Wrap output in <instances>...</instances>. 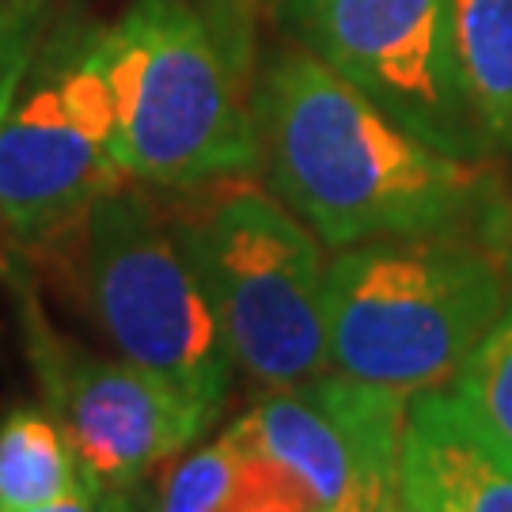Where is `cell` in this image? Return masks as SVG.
Segmentation results:
<instances>
[{"instance_id": "6da1fadb", "label": "cell", "mask_w": 512, "mask_h": 512, "mask_svg": "<svg viewBox=\"0 0 512 512\" xmlns=\"http://www.w3.org/2000/svg\"><path fill=\"white\" fill-rule=\"evenodd\" d=\"M251 114L270 190L323 247L387 236L501 243L505 209L490 164L425 145L304 46L274 54Z\"/></svg>"}, {"instance_id": "7a4b0ae2", "label": "cell", "mask_w": 512, "mask_h": 512, "mask_svg": "<svg viewBox=\"0 0 512 512\" xmlns=\"http://www.w3.org/2000/svg\"><path fill=\"white\" fill-rule=\"evenodd\" d=\"M512 296L497 243L387 236L338 251L327 270L330 365L414 399L452 384Z\"/></svg>"}, {"instance_id": "3957f363", "label": "cell", "mask_w": 512, "mask_h": 512, "mask_svg": "<svg viewBox=\"0 0 512 512\" xmlns=\"http://www.w3.org/2000/svg\"><path fill=\"white\" fill-rule=\"evenodd\" d=\"M114 160L133 183L198 190L262 167L243 73L190 0H133L99 27Z\"/></svg>"}, {"instance_id": "277c9868", "label": "cell", "mask_w": 512, "mask_h": 512, "mask_svg": "<svg viewBox=\"0 0 512 512\" xmlns=\"http://www.w3.org/2000/svg\"><path fill=\"white\" fill-rule=\"evenodd\" d=\"M76 239L80 296L114 353L217 418L239 365L175 224L122 183L88 209Z\"/></svg>"}, {"instance_id": "5b68a950", "label": "cell", "mask_w": 512, "mask_h": 512, "mask_svg": "<svg viewBox=\"0 0 512 512\" xmlns=\"http://www.w3.org/2000/svg\"><path fill=\"white\" fill-rule=\"evenodd\" d=\"M186 255L236 353L266 391L330 372L323 239L262 190H232L198 217L175 220Z\"/></svg>"}, {"instance_id": "8992f818", "label": "cell", "mask_w": 512, "mask_h": 512, "mask_svg": "<svg viewBox=\"0 0 512 512\" xmlns=\"http://www.w3.org/2000/svg\"><path fill=\"white\" fill-rule=\"evenodd\" d=\"M122 183L99 27L54 19L0 122V232L19 247L54 243Z\"/></svg>"}, {"instance_id": "52a82bcc", "label": "cell", "mask_w": 512, "mask_h": 512, "mask_svg": "<svg viewBox=\"0 0 512 512\" xmlns=\"http://www.w3.org/2000/svg\"><path fill=\"white\" fill-rule=\"evenodd\" d=\"M296 42L444 156L490 164L452 38V0H285Z\"/></svg>"}, {"instance_id": "ba28073f", "label": "cell", "mask_w": 512, "mask_h": 512, "mask_svg": "<svg viewBox=\"0 0 512 512\" xmlns=\"http://www.w3.org/2000/svg\"><path fill=\"white\" fill-rule=\"evenodd\" d=\"M19 319L46 410L73 440L84 471L103 486H141L152 467L175 459L209 429L213 418L205 410L145 368L65 338L35 293H19Z\"/></svg>"}, {"instance_id": "9c48e42d", "label": "cell", "mask_w": 512, "mask_h": 512, "mask_svg": "<svg viewBox=\"0 0 512 512\" xmlns=\"http://www.w3.org/2000/svg\"><path fill=\"white\" fill-rule=\"evenodd\" d=\"M410 399L323 372L308 384L270 391L247 414L255 437L334 512L353 490H387L403 471V429Z\"/></svg>"}, {"instance_id": "30bf717a", "label": "cell", "mask_w": 512, "mask_h": 512, "mask_svg": "<svg viewBox=\"0 0 512 512\" xmlns=\"http://www.w3.org/2000/svg\"><path fill=\"white\" fill-rule=\"evenodd\" d=\"M399 482L425 512H512V452L440 387L406 406Z\"/></svg>"}, {"instance_id": "8fae6325", "label": "cell", "mask_w": 512, "mask_h": 512, "mask_svg": "<svg viewBox=\"0 0 512 512\" xmlns=\"http://www.w3.org/2000/svg\"><path fill=\"white\" fill-rule=\"evenodd\" d=\"M152 512H319L300 478L255 437L247 414L164 471Z\"/></svg>"}, {"instance_id": "7c38bea8", "label": "cell", "mask_w": 512, "mask_h": 512, "mask_svg": "<svg viewBox=\"0 0 512 512\" xmlns=\"http://www.w3.org/2000/svg\"><path fill=\"white\" fill-rule=\"evenodd\" d=\"M463 88L490 152H512V0H452Z\"/></svg>"}, {"instance_id": "4fadbf2b", "label": "cell", "mask_w": 512, "mask_h": 512, "mask_svg": "<svg viewBox=\"0 0 512 512\" xmlns=\"http://www.w3.org/2000/svg\"><path fill=\"white\" fill-rule=\"evenodd\" d=\"M92 478L50 410L16 406L0 418V512H31L61 501Z\"/></svg>"}, {"instance_id": "5bb4252c", "label": "cell", "mask_w": 512, "mask_h": 512, "mask_svg": "<svg viewBox=\"0 0 512 512\" xmlns=\"http://www.w3.org/2000/svg\"><path fill=\"white\" fill-rule=\"evenodd\" d=\"M452 395L471 418L512 452V296L494 330L475 346L452 380Z\"/></svg>"}, {"instance_id": "9a60e30c", "label": "cell", "mask_w": 512, "mask_h": 512, "mask_svg": "<svg viewBox=\"0 0 512 512\" xmlns=\"http://www.w3.org/2000/svg\"><path fill=\"white\" fill-rule=\"evenodd\" d=\"M54 23V0H0V122Z\"/></svg>"}, {"instance_id": "2e32d148", "label": "cell", "mask_w": 512, "mask_h": 512, "mask_svg": "<svg viewBox=\"0 0 512 512\" xmlns=\"http://www.w3.org/2000/svg\"><path fill=\"white\" fill-rule=\"evenodd\" d=\"M133 494H137V486H129V490H110L99 478H84L73 494H65L61 501H50V505L31 509V512H126Z\"/></svg>"}, {"instance_id": "e0dca14e", "label": "cell", "mask_w": 512, "mask_h": 512, "mask_svg": "<svg viewBox=\"0 0 512 512\" xmlns=\"http://www.w3.org/2000/svg\"><path fill=\"white\" fill-rule=\"evenodd\" d=\"M217 4V16H209V23H213V31H217V38L224 42V50H228V57L236 61V69L243 76H247V31H243V8H247V0H213Z\"/></svg>"}, {"instance_id": "ac0fdd59", "label": "cell", "mask_w": 512, "mask_h": 512, "mask_svg": "<svg viewBox=\"0 0 512 512\" xmlns=\"http://www.w3.org/2000/svg\"><path fill=\"white\" fill-rule=\"evenodd\" d=\"M395 486H399V482H395ZM387 490H391V486H387ZM387 490H353L334 512H376L380 501L387 497Z\"/></svg>"}, {"instance_id": "d6986e66", "label": "cell", "mask_w": 512, "mask_h": 512, "mask_svg": "<svg viewBox=\"0 0 512 512\" xmlns=\"http://www.w3.org/2000/svg\"><path fill=\"white\" fill-rule=\"evenodd\" d=\"M376 512H414V505H410V501H406V494H403V482L387 490V497L380 501V509H376Z\"/></svg>"}, {"instance_id": "ffe728a7", "label": "cell", "mask_w": 512, "mask_h": 512, "mask_svg": "<svg viewBox=\"0 0 512 512\" xmlns=\"http://www.w3.org/2000/svg\"><path fill=\"white\" fill-rule=\"evenodd\" d=\"M126 512H145V505H141V494H133V501H129Z\"/></svg>"}, {"instance_id": "44dd1931", "label": "cell", "mask_w": 512, "mask_h": 512, "mask_svg": "<svg viewBox=\"0 0 512 512\" xmlns=\"http://www.w3.org/2000/svg\"><path fill=\"white\" fill-rule=\"evenodd\" d=\"M414 512H425V509H414Z\"/></svg>"}, {"instance_id": "7402d4cb", "label": "cell", "mask_w": 512, "mask_h": 512, "mask_svg": "<svg viewBox=\"0 0 512 512\" xmlns=\"http://www.w3.org/2000/svg\"><path fill=\"white\" fill-rule=\"evenodd\" d=\"M509 274H512V266H509Z\"/></svg>"}]
</instances>
